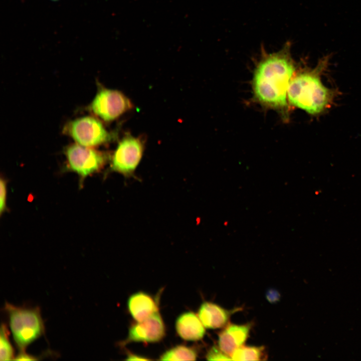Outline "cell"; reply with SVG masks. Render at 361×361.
<instances>
[{
    "label": "cell",
    "mask_w": 361,
    "mask_h": 361,
    "mask_svg": "<svg viewBox=\"0 0 361 361\" xmlns=\"http://www.w3.org/2000/svg\"><path fill=\"white\" fill-rule=\"evenodd\" d=\"M291 44L288 42L276 52L267 53L262 49L252 80L254 98L265 107L288 118L287 90L295 70L291 57Z\"/></svg>",
    "instance_id": "obj_1"
},
{
    "label": "cell",
    "mask_w": 361,
    "mask_h": 361,
    "mask_svg": "<svg viewBox=\"0 0 361 361\" xmlns=\"http://www.w3.org/2000/svg\"><path fill=\"white\" fill-rule=\"evenodd\" d=\"M322 61L314 70L297 73L290 82L287 98L293 106L315 114L321 112L329 104L331 92L321 83L318 70Z\"/></svg>",
    "instance_id": "obj_2"
},
{
    "label": "cell",
    "mask_w": 361,
    "mask_h": 361,
    "mask_svg": "<svg viewBox=\"0 0 361 361\" xmlns=\"http://www.w3.org/2000/svg\"><path fill=\"white\" fill-rule=\"evenodd\" d=\"M4 310L19 351H26L28 346L45 334L44 322L39 307L19 306L6 302Z\"/></svg>",
    "instance_id": "obj_3"
},
{
    "label": "cell",
    "mask_w": 361,
    "mask_h": 361,
    "mask_svg": "<svg viewBox=\"0 0 361 361\" xmlns=\"http://www.w3.org/2000/svg\"><path fill=\"white\" fill-rule=\"evenodd\" d=\"M132 107L129 99L117 90L102 89L93 99L92 111L105 121L113 120Z\"/></svg>",
    "instance_id": "obj_4"
},
{
    "label": "cell",
    "mask_w": 361,
    "mask_h": 361,
    "mask_svg": "<svg viewBox=\"0 0 361 361\" xmlns=\"http://www.w3.org/2000/svg\"><path fill=\"white\" fill-rule=\"evenodd\" d=\"M143 151V144L137 138L127 136L118 143L112 158V170L128 175L139 164Z\"/></svg>",
    "instance_id": "obj_5"
},
{
    "label": "cell",
    "mask_w": 361,
    "mask_h": 361,
    "mask_svg": "<svg viewBox=\"0 0 361 361\" xmlns=\"http://www.w3.org/2000/svg\"><path fill=\"white\" fill-rule=\"evenodd\" d=\"M66 156L70 168L83 177L98 170L105 161L100 152L78 144L69 147Z\"/></svg>",
    "instance_id": "obj_6"
},
{
    "label": "cell",
    "mask_w": 361,
    "mask_h": 361,
    "mask_svg": "<svg viewBox=\"0 0 361 361\" xmlns=\"http://www.w3.org/2000/svg\"><path fill=\"white\" fill-rule=\"evenodd\" d=\"M69 132L75 141L86 147L100 144L110 138L102 124L91 117H84L73 121Z\"/></svg>",
    "instance_id": "obj_7"
},
{
    "label": "cell",
    "mask_w": 361,
    "mask_h": 361,
    "mask_svg": "<svg viewBox=\"0 0 361 361\" xmlns=\"http://www.w3.org/2000/svg\"><path fill=\"white\" fill-rule=\"evenodd\" d=\"M164 333V324L157 311L132 325L129 330L127 341L155 342L161 340Z\"/></svg>",
    "instance_id": "obj_8"
},
{
    "label": "cell",
    "mask_w": 361,
    "mask_h": 361,
    "mask_svg": "<svg viewBox=\"0 0 361 361\" xmlns=\"http://www.w3.org/2000/svg\"><path fill=\"white\" fill-rule=\"evenodd\" d=\"M251 325L249 323L241 325L228 324L219 334V347L231 357L234 351L243 345L247 339Z\"/></svg>",
    "instance_id": "obj_9"
},
{
    "label": "cell",
    "mask_w": 361,
    "mask_h": 361,
    "mask_svg": "<svg viewBox=\"0 0 361 361\" xmlns=\"http://www.w3.org/2000/svg\"><path fill=\"white\" fill-rule=\"evenodd\" d=\"M234 310H228L217 304L203 302L198 311V316L205 327L217 329L225 326Z\"/></svg>",
    "instance_id": "obj_10"
},
{
    "label": "cell",
    "mask_w": 361,
    "mask_h": 361,
    "mask_svg": "<svg viewBox=\"0 0 361 361\" xmlns=\"http://www.w3.org/2000/svg\"><path fill=\"white\" fill-rule=\"evenodd\" d=\"M179 336L187 340H198L205 335V329L198 316L192 312L181 314L175 323Z\"/></svg>",
    "instance_id": "obj_11"
},
{
    "label": "cell",
    "mask_w": 361,
    "mask_h": 361,
    "mask_svg": "<svg viewBox=\"0 0 361 361\" xmlns=\"http://www.w3.org/2000/svg\"><path fill=\"white\" fill-rule=\"evenodd\" d=\"M128 307L131 315L137 322L144 320L158 311L153 299L142 292L134 293L129 298Z\"/></svg>",
    "instance_id": "obj_12"
},
{
    "label": "cell",
    "mask_w": 361,
    "mask_h": 361,
    "mask_svg": "<svg viewBox=\"0 0 361 361\" xmlns=\"http://www.w3.org/2000/svg\"><path fill=\"white\" fill-rule=\"evenodd\" d=\"M233 360H264L267 359L264 346L242 345L231 356Z\"/></svg>",
    "instance_id": "obj_13"
},
{
    "label": "cell",
    "mask_w": 361,
    "mask_h": 361,
    "mask_svg": "<svg viewBox=\"0 0 361 361\" xmlns=\"http://www.w3.org/2000/svg\"><path fill=\"white\" fill-rule=\"evenodd\" d=\"M197 353L195 350L184 345H178L164 352L161 360H195Z\"/></svg>",
    "instance_id": "obj_14"
},
{
    "label": "cell",
    "mask_w": 361,
    "mask_h": 361,
    "mask_svg": "<svg viewBox=\"0 0 361 361\" xmlns=\"http://www.w3.org/2000/svg\"><path fill=\"white\" fill-rule=\"evenodd\" d=\"M9 334L6 324L2 323L0 330L1 360H15L16 357L14 347L10 340Z\"/></svg>",
    "instance_id": "obj_15"
},
{
    "label": "cell",
    "mask_w": 361,
    "mask_h": 361,
    "mask_svg": "<svg viewBox=\"0 0 361 361\" xmlns=\"http://www.w3.org/2000/svg\"><path fill=\"white\" fill-rule=\"evenodd\" d=\"M206 358L209 360H228L232 358L222 351L219 346H213L208 351Z\"/></svg>",
    "instance_id": "obj_16"
},
{
    "label": "cell",
    "mask_w": 361,
    "mask_h": 361,
    "mask_svg": "<svg viewBox=\"0 0 361 361\" xmlns=\"http://www.w3.org/2000/svg\"><path fill=\"white\" fill-rule=\"evenodd\" d=\"M0 213L2 214L6 209L7 187L5 180L1 179L0 183Z\"/></svg>",
    "instance_id": "obj_17"
},
{
    "label": "cell",
    "mask_w": 361,
    "mask_h": 361,
    "mask_svg": "<svg viewBox=\"0 0 361 361\" xmlns=\"http://www.w3.org/2000/svg\"><path fill=\"white\" fill-rule=\"evenodd\" d=\"M38 358L37 356L30 354L26 351H20L19 353L16 355L15 360H35Z\"/></svg>",
    "instance_id": "obj_18"
},
{
    "label": "cell",
    "mask_w": 361,
    "mask_h": 361,
    "mask_svg": "<svg viewBox=\"0 0 361 361\" xmlns=\"http://www.w3.org/2000/svg\"><path fill=\"white\" fill-rule=\"evenodd\" d=\"M126 359L129 360H148L149 359L146 358L143 356H138L137 355L130 354L127 356V358Z\"/></svg>",
    "instance_id": "obj_19"
},
{
    "label": "cell",
    "mask_w": 361,
    "mask_h": 361,
    "mask_svg": "<svg viewBox=\"0 0 361 361\" xmlns=\"http://www.w3.org/2000/svg\"><path fill=\"white\" fill-rule=\"evenodd\" d=\"M52 1H58V0H52Z\"/></svg>",
    "instance_id": "obj_20"
}]
</instances>
